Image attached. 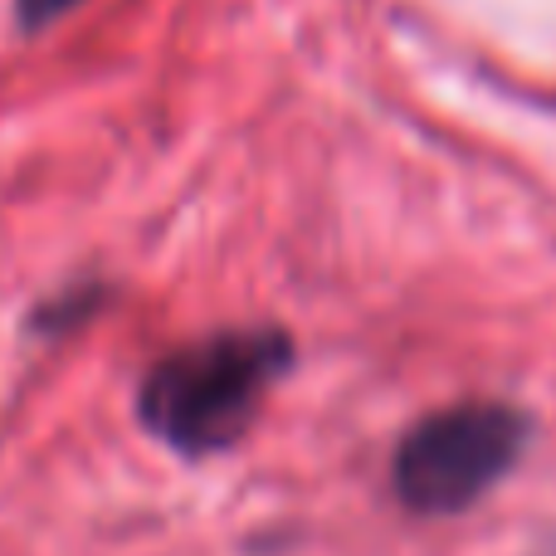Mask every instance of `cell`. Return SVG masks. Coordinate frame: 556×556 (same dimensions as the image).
Listing matches in <instances>:
<instances>
[{
  "instance_id": "obj_1",
  "label": "cell",
  "mask_w": 556,
  "mask_h": 556,
  "mask_svg": "<svg viewBox=\"0 0 556 556\" xmlns=\"http://www.w3.org/2000/svg\"><path fill=\"white\" fill-rule=\"evenodd\" d=\"M288 366L278 332H215L162 356L142 381V420L181 454L230 450Z\"/></svg>"
},
{
  "instance_id": "obj_2",
  "label": "cell",
  "mask_w": 556,
  "mask_h": 556,
  "mask_svg": "<svg viewBox=\"0 0 556 556\" xmlns=\"http://www.w3.org/2000/svg\"><path fill=\"white\" fill-rule=\"evenodd\" d=\"M528 444V420L508 405H454L420 420L391 464L395 493L415 513H459L479 503Z\"/></svg>"
},
{
  "instance_id": "obj_3",
  "label": "cell",
  "mask_w": 556,
  "mask_h": 556,
  "mask_svg": "<svg viewBox=\"0 0 556 556\" xmlns=\"http://www.w3.org/2000/svg\"><path fill=\"white\" fill-rule=\"evenodd\" d=\"M20 5V20L25 25H49L54 15H64L68 5H78V0H15Z\"/></svg>"
}]
</instances>
